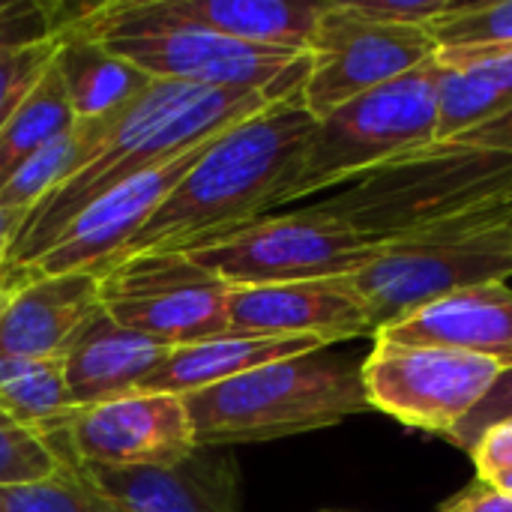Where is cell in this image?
Returning <instances> with one entry per match:
<instances>
[{
	"label": "cell",
	"mask_w": 512,
	"mask_h": 512,
	"mask_svg": "<svg viewBox=\"0 0 512 512\" xmlns=\"http://www.w3.org/2000/svg\"><path fill=\"white\" fill-rule=\"evenodd\" d=\"M288 90H207L177 81H153L114 123L99 150L18 225L0 264V288L12 291L21 273L72 225V219L111 189L216 138L258 114Z\"/></svg>",
	"instance_id": "cell-1"
},
{
	"label": "cell",
	"mask_w": 512,
	"mask_h": 512,
	"mask_svg": "<svg viewBox=\"0 0 512 512\" xmlns=\"http://www.w3.org/2000/svg\"><path fill=\"white\" fill-rule=\"evenodd\" d=\"M315 126L318 120L294 90L219 132L129 240L120 261L141 252H183L264 219L267 210L285 204Z\"/></svg>",
	"instance_id": "cell-2"
},
{
	"label": "cell",
	"mask_w": 512,
	"mask_h": 512,
	"mask_svg": "<svg viewBox=\"0 0 512 512\" xmlns=\"http://www.w3.org/2000/svg\"><path fill=\"white\" fill-rule=\"evenodd\" d=\"M318 207L378 243L510 210L512 153L459 141L429 144L357 177Z\"/></svg>",
	"instance_id": "cell-3"
},
{
	"label": "cell",
	"mask_w": 512,
	"mask_h": 512,
	"mask_svg": "<svg viewBox=\"0 0 512 512\" xmlns=\"http://www.w3.org/2000/svg\"><path fill=\"white\" fill-rule=\"evenodd\" d=\"M195 444L231 447L330 429L366 414L363 360L327 348L183 396Z\"/></svg>",
	"instance_id": "cell-4"
},
{
	"label": "cell",
	"mask_w": 512,
	"mask_h": 512,
	"mask_svg": "<svg viewBox=\"0 0 512 512\" xmlns=\"http://www.w3.org/2000/svg\"><path fill=\"white\" fill-rule=\"evenodd\" d=\"M512 276V207L396 237L345 276L363 300L375 336L462 288Z\"/></svg>",
	"instance_id": "cell-5"
},
{
	"label": "cell",
	"mask_w": 512,
	"mask_h": 512,
	"mask_svg": "<svg viewBox=\"0 0 512 512\" xmlns=\"http://www.w3.org/2000/svg\"><path fill=\"white\" fill-rule=\"evenodd\" d=\"M81 30L156 81L207 90H288L303 87L309 72V51L252 45L150 18L129 0L99 3Z\"/></svg>",
	"instance_id": "cell-6"
},
{
	"label": "cell",
	"mask_w": 512,
	"mask_h": 512,
	"mask_svg": "<svg viewBox=\"0 0 512 512\" xmlns=\"http://www.w3.org/2000/svg\"><path fill=\"white\" fill-rule=\"evenodd\" d=\"M438 78L441 63L432 57L318 120L285 204L354 183L399 156L435 144Z\"/></svg>",
	"instance_id": "cell-7"
},
{
	"label": "cell",
	"mask_w": 512,
	"mask_h": 512,
	"mask_svg": "<svg viewBox=\"0 0 512 512\" xmlns=\"http://www.w3.org/2000/svg\"><path fill=\"white\" fill-rule=\"evenodd\" d=\"M381 246L345 219L312 204L288 216L255 219L183 252L234 291L345 279L366 267Z\"/></svg>",
	"instance_id": "cell-8"
},
{
	"label": "cell",
	"mask_w": 512,
	"mask_h": 512,
	"mask_svg": "<svg viewBox=\"0 0 512 512\" xmlns=\"http://www.w3.org/2000/svg\"><path fill=\"white\" fill-rule=\"evenodd\" d=\"M504 366L486 357L372 339L363 390L372 411L402 426L450 438L492 393Z\"/></svg>",
	"instance_id": "cell-9"
},
{
	"label": "cell",
	"mask_w": 512,
	"mask_h": 512,
	"mask_svg": "<svg viewBox=\"0 0 512 512\" xmlns=\"http://www.w3.org/2000/svg\"><path fill=\"white\" fill-rule=\"evenodd\" d=\"M228 294L186 252H141L99 276V306L168 348L228 333Z\"/></svg>",
	"instance_id": "cell-10"
},
{
	"label": "cell",
	"mask_w": 512,
	"mask_h": 512,
	"mask_svg": "<svg viewBox=\"0 0 512 512\" xmlns=\"http://www.w3.org/2000/svg\"><path fill=\"white\" fill-rule=\"evenodd\" d=\"M435 51L426 27L378 24L345 0H333L312 33L300 99L315 120H324L345 102L423 66Z\"/></svg>",
	"instance_id": "cell-11"
},
{
	"label": "cell",
	"mask_w": 512,
	"mask_h": 512,
	"mask_svg": "<svg viewBox=\"0 0 512 512\" xmlns=\"http://www.w3.org/2000/svg\"><path fill=\"white\" fill-rule=\"evenodd\" d=\"M54 447L75 465L144 468L174 465L198 444L183 396L135 390L102 405L75 408Z\"/></svg>",
	"instance_id": "cell-12"
},
{
	"label": "cell",
	"mask_w": 512,
	"mask_h": 512,
	"mask_svg": "<svg viewBox=\"0 0 512 512\" xmlns=\"http://www.w3.org/2000/svg\"><path fill=\"white\" fill-rule=\"evenodd\" d=\"M213 141V138H210ZM210 141L189 147L186 153L138 174L135 180L111 189L84 207L72 225L21 273L18 285L33 276H66V273H96L111 270L129 240L147 225V219L159 210V204L174 192V186L189 174V168L201 159Z\"/></svg>",
	"instance_id": "cell-13"
},
{
	"label": "cell",
	"mask_w": 512,
	"mask_h": 512,
	"mask_svg": "<svg viewBox=\"0 0 512 512\" xmlns=\"http://www.w3.org/2000/svg\"><path fill=\"white\" fill-rule=\"evenodd\" d=\"M78 471L120 512H246L240 468L225 447H195L174 465Z\"/></svg>",
	"instance_id": "cell-14"
},
{
	"label": "cell",
	"mask_w": 512,
	"mask_h": 512,
	"mask_svg": "<svg viewBox=\"0 0 512 512\" xmlns=\"http://www.w3.org/2000/svg\"><path fill=\"white\" fill-rule=\"evenodd\" d=\"M228 333L300 336L324 348L348 339H375L372 318L348 279L234 288L228 294Z\"/></svg>",
	"instance_id": "cell-15"
},
{
	"label": "cell",
	"mask_w": 512,
	"mask_h": 512,
	"mask_svg": "<svg viewBox=\"0 0 512 512\" xmlns=\"http://www.w3.org/2000/svg\"><path fill=\"white\" fill-rule=\"evenodd\" d=\"M168 351L165 342L117 324L99 306L57 357L72 411L135 393Z\"/></svg>",
	"instance_id": "cell-16"
},
{
	"label": "cell",
	"mask_w": 512,
	"mask_h": 512,
	"mask_svg": "<svg viewBox=\"0 0 512 512\" xmlns=\"http://www.w3.org/2000/svg\"><path fill=\"white\" fill-rule=\"evenodd\" d=\"M375 339L450 348L512 369V288L507 282L462 288L381 330Z\"/></svg>",
	"instance_id": "cell-17"
},
{
	"label": "cell",
	"mask_w": 512,
	"mask_h": 512,
	"mask_svg": "<svg viewBox=\"0 0 512 512\" xmlns=\"http://www.w3.org/2000/svg\"><path fill=\"white\" fill-rule=\"evenodd\" d=\"M99 309V276H33L3 294L0 357H60L75 330Z\"/></svg>",
	"instance_id": "cell-18"
},
{
	"label": "cell",
	"mask_w": 512,
	"mask_h": 512,
	"mask_svg": "<svg viewBox=\"0 0 512 512\" xmlns=\"http://www.w3.org/2000/svg\"><path fill=\"white\" fill-rule=\"evenodd\" d=\"M138 12L228 39L309 51L333 0H129Z\"/></svg>",
	"instance_id": "cell-19"
},
{
	"label": "cell",
	"mask_w": 512,
	"mask_h": 512,
	"mask_svg": "<svg viewBox=\"0 0 512 512\" xmlns=\"http://www.w3.org/2000/svg\"><path fill=\"white\" fill-rule=\"evenodd\" d=\"M324 345L315 339L300 336H243V333H222L204 342L180 345L165 354V360L144 378L138 390L144 393H171L189 396L252 369L291 360L300 354L321 351Z\"/></svg>",
	"instance_id": "cell-20"
},
{
	"label": "cell",
	"mask_w": 512,
	"mask_h": 512,
	"mask_svg": "<svg viewBox=\"0 0 512 512\" xmlns=\"http://www.w3.org/2000/svg\"><path fill=\"white\" fill-rule=\"evenodd\" d=\"M54 69L60 75L75 123L102 120L129 108L156 78L111 54L81 27L57 36Z\"/></svg>",
	"instance_id": "cell-21"
},
{
	"label": "cell",
	"mask_w": 512,
	"mask_h": 512,
	"mask_svg": "<svg viewBox=\"0 0 512 512\" xmlns=\"http://www.w3.org/2000/svg\"><path fill=\"white\" fill-rule=\"evenodd\" d=\"M0 408L54 444L66 417L72 414L60 360L0 357Z\"/></svg>",
	"instance_id": "cell-22"
},
{
	"label": "cell",
	"mask_w": 512,
	"mask_h": 512,
	"mask_svg": "<svg viewBox=\"0 0 512 512\" xmlns=\"http://www.w3.org/2000/svg\"><path fill=\"white\" fill-rule=\"evenodd\" d=\"M75 126L69 111L60 75L51 66L24 96V102L12 111V117L0 126V186L48 141L60 138Z\"/></svg>",
	"instance_id": "cell-23"
},
{
	"label": "cell",
	"mask_w": 512,
	"mask_h": 512,
	"mask_svg": "<svg viewBox=\"0 0 512 512\" xmlns=\"http://www.w3.org/2000/svg\"><path fill=\"white\" fill-rule=\"evenodd\" d=\"M438 60V57H435ZM512 111V99L486 84L483 78L441 66L438 78V126H435V144L456 141L498 117Z\"/></svg>",
	"instance_id": "cell-24"
},
{
	"label": "cell",
	"mask_w": 512,
	"mask_h": 512,
	"mask_svg": "<svg viewBox=\"0 0 512 512\" xmlns=\"http://www.w3.org/2000/svg\"><path fill=\"white\" fill-rule=\"evenodd\" d=\"M0 512H120L69 459V465L33 483L0 486Z\"/></svg>",
	"instance_id": "cell-25"
},
{
	"label": "cell",
	"mask_w": 512,
	"mask_h": 512,
	"mask_svg": "<svg viewBox=\"0 0 512 512\" xmlns=\"http://www.w3.org/2000/svg\"><path fill=\"white\" fill-rule=\"evenodd\" d=\"M426 33L438 51L512 45V0H459Z\"/></svg>",
	"instance_id": "cell-26"
},
{
	"label": "cell",
	"mask_w": 512,
	"mask_h": 512,
	"mask_svg": "<svg viewBox=\"0 0 512 512\" xmlns=\"http://www.w3.org/2000/svg\"><path fill=\"white\" fill-rule=\"evenodd\" d=\"M69 459L39 432L21 426L0 408V486L54 477Z\"/></svg>",
	"instance_id": "cell-27"
},
{
	"label": "cell",
	"mask_w": 512,
	"mask_h": 512,
	"mask_svg": "<svg viewBox=\"0 0 512 512\" xmlns=\"http://www.w3.org/2000/svg\"><path fill=\"white\" fill-rule=\"evenodd\" d=\"M63 33L57 6L45 0H0V54L51 42Z\"/></svg>",
	"instance_id": "cell-28"
},
{
	"label": "cell",
	"mask_w": 512,
	"mask_h": 512,
	"mask_svg": "<svg viewBox=\"0 0 512 512\" xmlns=\"http://www.w3.org/2000/svg\"><path fill=\"white\" fill-rule=\"evenodd\" d=\"M54 54H57V39L0 54V126L12 117V111L24 102L33 84L42 78Z\"/></svg>",
	"instance_id": "cell-29"
},
{
	"label": "cell",
	"mask_w": 512,
	"mask_h": 512,
	"mask_svg": "<svg viewBox=\"0 0 512 512\" xmlns=\"http://www.w3.org/2000/svg\"><path fill=\"white\" fill-rule=\"evenodd\" d=\"M357 15L378 24L399 27H429L441 15H447L459 0H345Z\"/></svg>",
	"instance_id": "cell-30"
},
{
	"label": "cell",
	"mask_w": 512,
	"mask_h": 512,
	"mask_svg": "<svg viewBox=\"0 0 512 512\" xmlns=\"http://www.w3.org/2000/svg\"><path fill=\"white\" fill-rule=\"evenodd\" d=\"M441 66L471 72L501 90L512 99V45L504 48H456V51H435Z\"/></svg>",
	"instance_id": "cell-31"
},
{
	"label": "cell",
	"mask_w": 512,
	"mask_h": 512,
	"mask_svg": "<svg viewBox=\"0 0 512 512\" xmlns=\"http://www.w3.org/2000/svg\"><path fill=\"white\" fill-rule=\"evenodd\" d=\"M512 417V369H504V375L498 378V384L492 387V393L477 405V411L447 438L450 444H456V447H462V450H468L471 453V447L477 444V438L489 429V426H495V423H501V420H510Z\"/></svg>",
	"instance_id": "cell-32"
},
{
	"label": "cell",
	"mask_w": 512,
	"mask_h": 512,
	"mask_svg": "<svg viewBox=\"0 0 512 512\" xmlns=\"http://www.w3.org/2000/svg\"><path fill=\"white\" fill-rule=\"evenodd\" d=\"M474 465H477V480L498 486L504 477L512 474V417L489 426L477 444L471 447Z\"/></svg>",
	"instance_id": "cell-33"
},
{
	"label": "cell",
	"mask_w": 512,
	"mask_h": 512,
	"mask_svg": "<svg viewBox=\"0 0 512 512\" xmlns=\"http://www.w3.org/2000/svg\"><path fill=\"white\" fill-rule=\"evenodd\" d=\"M438 512H512V495L492 483L477 480Z\"/></svg>",
	"instance_id": "cell-34"
},
{
	"label": "cell",
	"mask_w": 512,
	"mask_h": 512,
	"mask_svg": "<svg viewBox=\"0 0 512 512\" xmlns=\"http://www.w3.org/2000/svg\"><path fill=\"white\" fill-rule=\"evenodd\" d=\"M459 144H474V147H489V150H507L512 153V111H507L504 117L456 138Z\"/></svg>",
	"instance_id": "cell-35"
},
{
	"label": "cell",
	"mask_w": 512,
	"mask_h": 512,
	"mask_svg": "<svg viewBox=\"0 0 512 512\" xmlns=\"http://www.w3.org/2000/svg\"><path fill=\"white\" fill-rule=\"evenodd\" d=\"M18 225H21V219H18V216H12V213L0 210V264H3V258H6V249H9V243H12V237H15Z\"/></svg>",
	"instance_id": "cell-36"
},
{
	"label": "cell",
	"mask_w": 512,
	"mask_h": 512,
	"mask_svg": "<svg viewBox=\"0 0 512 512\" xmlns=\"http://www.w3.org/2000/svg\"><path fill=\"white\" fill-rule=\"evenodd\" d=\"M498 489H504V492H510V495H512V474H510V477H504V480L498 483Z\"/></svg>",
	"instance_id": "cell-37"
},
{
	"label": "cell",
	"mask_w": 512,
	"mask_h": 512,
	"mask_svg": "<svg viewBox=\"0 0 512 512\" xmlns=\"http://www.w3.org/2000/svg\"><path fill=\"white\" fill-rule=\"evenodd\" d=\"M0 294H6V291H3V288H0Z\"/></svg>",
	"instance_id": "cell-38"
},
{
	"label": "cell",
	"mask_w": 512,
	"mask_h": 512,
	"mask_svg": "<svg viewBox=\"0 0 512 512\" xmlns=\"http://www.w3.org/2000/svg\"><path fill=\"white\" fill-rule=\"evenodd\" d=\"M0 303H3V294H0Z\"/></svg>",
	"instance_id": "cell-39"
}]
</instances>
